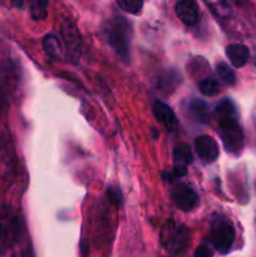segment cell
Wrapping results in <instances>:
<instances>
[{"label": "cell", "instance_id": "cell-9", "mask_svg": "<svg viewBox=\"0 0 256 257\" xmlns=\"http://www.w3.org/2000/svg\"><path fill=\"white\" fill-rule=\"evenodd\" d=\"M175 10L177 17L185 25L192 27V25L197 24L198 7L195 0H178Z\"/></svg>", "mask_w": 256, "mask_h": 257}, {"label": "cell", "instance_id": "cell-5", "mask_svg": "<svg viewBox=\"0 0 256 257\" xmlns=\"http://www.w3.org/2000/svg\"><path fill=\"white\" fill-rule=\"evenodd\" d=\"M60 35H62L63 44L70 59H79L82 53V38L77 25L72 20H64L60 25Z\"/></svg>", "mask_w": 256, "mask_h": 257}, {"label": "cell", "instance_id": "cell-3", "mask_svg": "<svg viewBox=\"0 0 256 257\" xmlns=\"http://www.w3.org/2000/svg\"><path fill=\"white\" fill-rule=\"evenodd\" d=\"M235 227L228 218L225 216L217 215L211 221L210 241L213 248L221 255L230 252L235 242Z\"/></svg>", "mask_w": 256, "mask_h": 257}, {"label": "cell", "instance_id": "cell-23", "mask_svg": "<svg viewBox=\"0 0 256 257\" xmlns=\"http://www.w3.org/2000/svg\"><path fill=\"white\" fill-rule=\"evenodd\" d=\"M2 236H3V226L0 225V238H2Z\"/></svg>", "mask_w": 256, "mask_h": 257}, {"label": "cell", "instance_id": "cell-19", "mask_svg": "<svg viewBox=\"0 0 256 257\" xmlns=\"http://www.w3.org/2000/svg\"><path fill=\"white\" fill-rule=\"evenodd\" d=\"M192 110L196 113L198 118L202 122H207L210 119V113H208V105L202 100H195L192 103Z\"/></svg>", "mask_w": 256, "mask_h": 257}, {"label": "cell", "instance_id": "cell-17", "mask_svg": "<svg viewBox=\"0 0 256 257\" xmlns=\"http://www.w3.org/2000/svg\"><path fill=\"white\" fill-rule=\"evenodd\" d=\"M118 7L125 13L137 15L143 8V0H117Z\"/></svg>", "mask_w": 256, "mask_h": 257}, {"label": "cell", "instance_id": "cell-8", "mask_svg": "<svg viewBox=\"0 0 256 257\" xmlns=\"http://www.w3.org/2000/svg\"><path fill=\"white\" fill-rule=\"evenodd\" d=\"M192 162V152L190 146L186 143H180L173 150V165H175V175L177 177H183L187 175V166Z\"/></svg>", "mask_w": 256, "mask_h": 257}, {"label": "cell", "instance_id": "cell-15", "mask_svg": "<svg viewBox=\"0 0 256 257\" xmlns=\"http://www.w3.org/2000/svg\"><path fill=\"white\" fill-rule=\"evenodd\" d=\"M216 72H217L218 77L221 78L222 82H225L226 84L233 85L236 83V74L233 72L232 68L225 62H220L216 65Z\"/></svg>", "mask_w": 256, "mask_h": 257}, {"label": "cell", "instance_id": "cell-18", "mask_svg": "<svg viewBox=\"0 0 256 257\" xmlns=\"http://www.w3.org/2000/svg\"><path fill=\"white\" fill-rule=\"evenodd\" d=\"M107 198L109 201L110 205H113L114 207L120 208L123 205V195H122V191L119 190L118 187L115 186H109L107 188Z\"/></svg>", "mask_w": 256, "mask_h": 257}, {"label": "cell", "instance_id": "cell-2", "mask_svg": "<svg viewBox=\"0 0 256 257\" xmlns=\"http://www.w3.org/2000/svg\"><path fill=\"white\" fill-rule=\"evenodd\" d=\"M104 33L108 44L112 47L115 54L124 62L130 60L131 49V28L130 23L122 17H114L104 25Z\"/></svg>", "mask_w": 256, "mask_h": 257}, {"label": "cell", "instance_id": "cell-16", "mask_svg": "<svg viewBox=\"0 0 256 257\" xmlns=\"http://www.w3.org/2000/svg\"><path fill=\"white\" fill-rule=\"evenodd\" d=\"M198 89H200L201 94L206 95V97H213L220 92V87L218 83L215 79L211 78H203L198 82Z\"/></svg>", "mask_w": 256, "mask_h": 257}, {"label": "cell", "instance_id": "cell-14", "mask_svg": "<svg viewBox=\"0 0 256 257\" xmlns=\"http://www.w3.org/2000/svg\"><path fill=\"white\" fill-rule=\"evenodd\" d=\"M30 15L34 20H43L48 15V0H29Z\"/></svg>", "mask_w": 256, "mask_h": 257}, {"label": "cell", "instance_id": "cell-20", "mask_svg": "<svg viewBox=\"0 0 256 257\" xmlns=\"http://www.w3.org/2000/svg\"><path fill=\"white\" fill-rule=\"evenodd\" d=\"M213 256V251L212 248L210 247L206 243H202V245L198 246L196 248L195 253H193V257H212Z\"/></svg>", "mask_w": 256, "mask_h": 257}, {"label": "cell", "instance_id": "cell-10", "mask_svg": "<svg viewBox=\"0 0 256 257\" xmlns=\"http://www.w3.org/2000/svg\"><path fill=\"white\" fill-rule=\"evenodd\" d=\"M153 114L156 119L168 131H175L177 127V118H176L175 112L168 107L166 103L161 100H156L153 103Z\"/></svg>", "mask_w": 256, "mask_h": 257}, {"label": "cell", "instance_id": "cell-13", "mask_svg": "<svg viewBox=\"0 0 256 257\" xmlns=\"http://www.w3.org/2000/svg\"><path fill=\"white\" fill-rule=\"evenodd\" d=\"M211 12L220 19H226L231 14L230 5L227 0H205Z\"/></svg>", "mask_w": 256, "mask_h": 257}, {"label": "cell", "instance_id": "cell-21", "mask_svg": "<svg viewBox=\"0 0 256 257\" xmlns=\"http://www.w3.org/2000/svg\"><path fill=\"white\" fill-rule=\"evenodd\" d=\"M87 256H88V248L87 246H85L84 241H82V243H80V257H87Z\"/></svg>", "mask_w": 256, "mask_h": 257}, {"label": "cell", "instance_id": "cell-12", "mask_svg": "<svg viewBox=\"0 0 256 257\" xmlns=\"http://www.w3.org/2000/svg\"><path fill=\"white\" fill-rule=\"evenodd\" d=\"M43 48H44V52L47 53L49 57L58 58L62 55V47H60V42L57 38V35L54 34H48L45 35L44 39H43Z\"/></svg>", "mask_w": 256, "mask_h": 257}, {"label": "cell", "instance_id": "cell-1", "mask_svg": "<svg viewBox=\"0 0 256 257\" xmlns=\"http://www.w3.org/2000/svg\"><path fill=\"white\" fill-rule=\"evenodd\" d=\"M218 117V135L226 152L238 155L243 148V132L238 123V114L235 104L230 99H222L216 107Z\"/></svg>", "mask_w": 256, "mask_h": 257}, {"label": "cell", "instance_id": "cell-7", "mask_svg": "<svg viewBox=\"0 0 256 257\" xmlns=\"http://www.w3.org/2000/svg\"><path fill=\"white\" fill-rule=\"evenodd\" d=\"M195 150L203 162L212 163L218 157L217 142L210 136L202 135L195 140Z\"/></svg>", "mask_w": 256, "mask_h": 257}, {"label": "cell", "instance_id": "cell-22", "mask_svg": "<svg viewBox=\"0 0 256 257\" xmlns=\"http://www.w3.org/2000/svg\"><path fill=\"white\" fill-rule=\"evenodd\" d=\"M13 5L18 9H23L24 8V0H13Z\"/></svg>", "mask_w": 256, "mask_h": 257}, {"label": "cell", "instance_id": "cell-6", "mask_svg": "<svg viewBox=\"0 0 256 257\" xmlns=\"http://www.w3.org/2000/svg\"><path fill=\"white\" fill-rule=\"evenodd\" d=\"M172 202L182 211H191L197 206L198 197L195 191L187 185H178L171 191Z\"/></svg>", "mask_w": 256, "mask_h": 257}, {"label": "cell", "instance_id": "cell-11", "mask_svg": "<svg viewBox=\"0 0 256 257\" xmlns=\"http://www.w3.org/2000/svg\"><path fill=\"white\" fill-rule=\"evenodd\" d=\"M226 55L235 68H241L247 63L250 50L243 44H230L226 48Z\"/></svg>", "mask_w": 256, "mask_h": 257}, {"label": "cell", "instance_id": "cell-24", "mask_svg": "<svg viewBox=\"0 0 256 257\" xmlns=\"http://www.w3.org/2000/svg\"><path fill=\"white\" fill-rule=\"evenodd\" d=\"M255 65H256V59H255Z\"/></svg>", "mask_w": 256, "mask_h": 257}, {"label": "cell", "instance_id": "cell-4", "mask_svg": "<svg viewBox=\"0 0 256 257\" xmlns=\"http://www.w3.org/2000/svg\"><path fill=\"white\" fill-rule=\"evenodd\" d=\"M190 242V232L181 223L167 222L161 231V243L163 248L172 255H181L186 251Z\"/></svg>", "mask_w": 256, "mask_h": 257}]
</instances>
